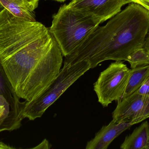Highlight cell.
Instances as JSON below:
<instances>
[{
  "label": "cell",
  "mask_w": 149,
  "mask_h": 149,
  "mask_svg": "<svg viewBox=\"0 0 149 149\" xmlns=\"http://www.w3.org/2000/svg\"><path fill=\"white\" fill-rule=\"evenodd\" d=\"M130 1H131V3H134L136 1V0H130ZM144 1H149V0H144Z\"/></svg>",
  "instance_id": "cell-23"
},
{
  "label": "cell",
  "mask_w": 149,
  "mask_h": 149,
  "mask_svg": "<svg viewBox=\"0 0 149 149\" xmlns=\"http://www.w3.org/2000/svg\"><path fill=\"white\" fill-rule=\"evenodd\" d=\"M145 149H149V139L148 143H147V146H146V148Z\"/></svg>",
  "instance_id": "cell-22"
},
{
  "label": "cell",
  "mask_w": 149,
  "mask_h": 149,
  "mask_svg": "<svg viewBox=\"0 0 149 149\" xmlns=\"http://www.w3.org/2000/svg\"><path fill=\"white\" fill-rule=\"evenodd\" d=\"M143 48H144V49L148 52L149 54V31L145 38Z\"/></svg>",
  "instance_id": "cell-20"
},
{
  "label": "cell",
  "mask_w": 149,
  "mask_h": 149,
  "mask_svg": "<svg viewBox=\"0 0 149 149\" xmlns=\"http://www.w3.org/2000/svg\"><path fill=\"white\" fill-rule=\"evenodd\" d=\"M136 92L142 96H149V75L141 87Z\"/></svg>",
  "instance_id": "cell-16"
},
{
  "label": "cell",
  "mask_w": 149,
  "mask_h": 149,
  "mask_svg": "<svg viewBox=\"0 0 149 149\" xmlns=\"http://www.w3.org/2000/svg\"><path fill=\"white\" fill-rule=\"evenodd\" d=\"M15 149L13 147H10L9 145L5 144L3 143L0 142V149Z\"/></svg>",
  "instance_id": "cell-21"
},
{
  "label": "cell",
  "mask_w": 149,
  "mask_h": 149,
  "mask_svg": "<svg viewBox=\"0 0 149 149\" xmlns=\"http://www.w3.org/2000/svg\"><path fill=\"white\" fill-rule=\"evenodd\" d=\"M136 92L117 101L116 108L113 113V120L117 122L123 121L133 122L138 117L146 100Z\"/></svg>",
  "instance_id": "cell-7"
},
{
  "label": "cell",
  "mask_w": 149,
  "mask_h": 149,
  "mask_svg": "<svg viewBox=\"0 0 149 149\" xmlns=\"http://www.w3.org/2000/svg\"><path fill=\"white\" fill-rule=\"evenodd\" d=\"M149 139V124L145 121L136 128L132 134L126 136L120 148L145 149Z\"/></svg>",
  "instance_id": "cell-10"
},
{
  "label": "cell",
  "mask_w": 149,
  "mask_h": 149,
  "mask_svg": "<svg viewBox=\"0 0 149 149\" xmlns=\"http://www.w3.org/2000/svg\"><path fill=\"white\" fill-rule=\"evenodd\" d=\"M133 126L131 122L123 121L117 122L112 120L95 134L91 141L88 142L86 149H107L111 143L122 133Z\"/></svg>",
  "instance_id": "cell-8"
},
{
  "label": "cell",
  "mask_w": 149,
  "mask_h": 149,
  "mask_svg": "<svg viewBox=\"0 0 149 149\" xmlns=\"http://www.w3.org/2000/svg\"><path fill=\"white\" fill-rule=\"evenodd\" d=\"M25 4L29 9L31 11H34L37 8L40 0H24Z\"/></svg>",
  "instance_id": "cell-17"
},
{
  "label": "cell",
  "mask_w": 149,
  "mask_h": 149,
  "mask_svg": "<svg viewBox=\"0 0 149 149\" xmlns=\"http://www.w3.org/2000/svg\"><path fill=\"white\" fill-rule=\"evenodd\" d=\"M134 3H138L144 7L149 11V1L144 0H136Z\"/></svg>",
  "instance_id": "cell-19"
},
{
  "label": "cell",
  "mask_w": 149,
  "mask_h": 149,
  "mask_svg": "<svg viewBox=\"0 0 149 149\" xmlns=\"http://www.w3.org/2000/svg\"><path fill=\"white\" fill-rule=\"evenodd\" d=\"M54 1H57L59 2H64L67 1V0H54Z\"/></svg>",
  "instance_id": "cell-24"
},
{
  "label": "cell",
  "mask_w": 149,
  "mask_h": 149,
  "mask_svg": "<svg viewBox=\"0 0 149 149\" xmlns=\"http://www.w3.org/2000/svg\"><path fill=\"white\" fill-rule=\"evenodd\" d=\"M63 57L49 30L1 62L17 96L29 101L36 98L57 76Z\"/></svg>",
  "instance_id": "cell-2"
},
{
  "label": "cell",
  "mask_w": 149,
  "mask_h": 149,
  "mask_svg": "<svg viewBox=\"0 0 149 149\" xmlns=\"http://www.w3.org/2000/svg\"><path fill=\"white\" fill-rule=\"evenodd\" d=\"M149 118V96H147L146 101L140 114L136 119L131 122L132 125L139 123Z\"/></svg>",
  "instance_id": "cell-15"
},
{
  "label": "cell",
  "mask_w": 149,
  "mask_h": 149,
  "mask_svg": "<svg viewBox=\"0 0 149 149\" xmlns=\"http://www.w3.org/2000/svg\"><path fill=\"white\" fill-rule=\"evenodd\" d=\"M130 3V0H72L68 5L102 23L117 15L123 5Z\"/></svg>",
  "instance_id": "cell-6"
},
{
  "label": "cell",
  "mask_w": 149,
  "mask_h": 149,
  "mask_svg": "<svg viewBox=\"0 0 149 149\" xmlns=\"http://www.w3.org/2000/svg\"><path fill=\"white\" fill-rule=\"evenodd\" d=\"M130 72V69L123 62L116 61L101 73L94 85V91L102 106L107 107L122 99Z\"/></svg>",
  "instance_id": "cell-5"
},
{
  "label": "cell",
  "mask_w": 149,
  "mask_h": 149,
  "mask_svg": "<svg viewBox=\"0 0 149 149\" xmlns=\"http://www.w3.org/2000/svg\"><path fill=\"white\" fill-rule=\"evenodd\" d=\"M0 94L3 95L10 103L17 106L23 105L20 98L16 93L10 81L8 78L0 59Z\"/></svg>",
  "instance_id": "cell-13"
},
{
  "label": "cell",
  "mask_w": 149,
  "mask_h": 149,
  "mask_svg": "<svg viewBox=\"0 0 149 149\" xmlns=\"http://www.w3.org/2000/svg\"><path fill=\"white\" fill-rule=\"evenodd\" d=\"M6 9L16 17L36 22L34 11L29 9L24 0H0V9Z\"/></svg>",
  "instance_id": "cell-11"
},
{
  "label": "cell",
  "mask_w": 149,
  "mask_h": 149,
  "mask_svg": "<svg viewBox=\"0 0 149 149\" xmlns=\"http://www.w3.org/2000/svg\"><path fill=\"white\" fill-rule=\"evenodd\" d=\"M24 103L21 106L15 105L0 94V133L12 131L21 127L23 120L22 112Z\"/></svg>",
  "instance_id": "cell-9"
},
{
  "label": "cell",
  "mask_w": 149,
  "mask_h": 149,
  "mask_svg": "<svg viewBox=\"0 0 149 149\" xmlns=\"http://www.w3.org/2000/svg\"><path fill=\"white\" fill-rule=\"evenodd\" d=\"M149 31V11L132 3L110 18L106 25L98 26L70 55L64 64L85 60L91 69L108 60L127 61L129 56L143 47Z\"/></svg>",
  "instance_id": "cell-1"
},
{
  "label": "cell",
  "mask_w": 149,
  "mask_h": 149,
  "mask_svg": "<svg viewBox=\"0 0 149 149\" xmlns=\"http://www.w3.org/2000/svg\"><path fill=\"white\" fill-rule=\"evenodd\" d=\"M127 61L130 64L131 69L149 64V54L143 47L139 48L131 53Z\"/></svg>",
  "instance_id": "cell-14"
},
{
  "label": "cell",
  "mask_w": 149,
  "mask_h": 149,
  "mask_svg": "<svg viewBox=\"0 0 149 149\" xmlns=\"http://www.w3.org/2000/svg\"><path fill=\"white\" fill-rule=\"evenodd\" d=\"M90 69V63L85 60L72 64H64L57 76L40 94L31 101H24L22 112L23 119L34 120L42 117L52 105Z\"/></svg>",
  "instance_id": "cell-4"
},
{
  "label": "cell",
  "mask_w": 149,
  "mask_h": 149,
  "mask_svg": "<svg viewBox=\"0 0 149 149\" xmlns=\"http://www.w3.org/2000/svg\"><path fill=\"white\" fill-rule=\"evenodd\" d=\"M149 75V64L130 69V74L123 98L138 90Z\"/></svg>",
  "instance_id": "cell-12"
},
{
  "label": "cell",
  "mask_w": 149,
  "mask_h": 149,
  "mask_svg": "<svg viewBox=\"0 0 149 149\" xmlns=\"http://www.w3.org/2000/svg\"><path fill=\"white\" fill-rule=\"evenodd\" d=\"M51 145L49 143V141L45 139L41 143L33 149H49L51 148Z\"/></svg>",
  "instance_id": "cell-18"
},
{
  "label": "cell",
  "mask_w": 149,
  "mask_h": 149,
  "mask_svg": "<svg viewBox=\"0 0 149 149\" xmlns=\"http://www.w3.org/2000/svg\"><path fill=\"white\" fill-rule=\"evenodd\" d=\"M100 24L92 17L64 4L53 15L49 30L65 57L72 53Z\"/></svg>",
  "instance_id": "cell-3"
}]
</instances>
